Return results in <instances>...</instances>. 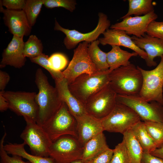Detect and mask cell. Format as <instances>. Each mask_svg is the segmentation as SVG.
<instances>
[{"instance_id": "obj_30", "label": "cell", "mask_w": 163, "mask_h": 163, "mask_svg": "<svg viewBox=\"0 0 163 163\" xmlns=\"http://www.w3.org/2000/svg\"><path fill=\"white\" fill-rule=\"evenodd\" d=\"M43 5V0H26V5L23 10L31 27L35 24Z\"/></svg>"}, {"instance_id": "obj_11", "label": "cell", "mask_w": 163, "mask_h": 163, "mask_svg": "<svg viewBox=\"0 0 163 163\" xmlns=\"http://www.w3.org/2000/svg\"><path fill=\"white\" fill-rule=\"evenodd\" d=\"M88 43H79L74 50L72 58L67 68L62 72L64 78L69 84L79 75L87 74L92 75L99 71L92 61L89 55Z\"/></svg>"}, {"instance_id": "obj_17", "label": "cell", "mask_w": 163, "mask_h": 163, "mask_svg": "<svg viewBox=\"0 0 163 163\" xmlns=\"http://www.w3.org/2000/svg\"><path fill=\"white\" fill-rule=\"evenodd\" d=\"M23 38L13 35L11 40L3 50L1 67L9 65L20 68L25 65L26 59L23 53L24 43Z\"/></svg>"}, {"instance_id": "obj_38", "label": "cell", "mask_w": 163, "mask_h": 163, "mask_svg": "<svg viewBox=\"0 0 163 163\" xmlns=\"http://www.w3.org/2000/svg\"><path fill=\"white\" fill-rule=\"evenodd\" d=\"M25 0H0L3 6L6 9L13 10H22L26 5Z\"/></svg>"}, {"instance_id": "obj_27", "label": "cell", "mask_w": 163, "mask_h": 163, "mask_svg": "<svg viewBox=\"0 0 163 163\" xmlns=\"http://www.w3.org/2000/svg\"><path fill=\"white\" fill-rule=\"evenodd\" d=\"M128 2L129 7L128 12L121 19L133 15L135 16L145 15L154 11L152 0H128Z\"/></svg>"}, {"instance_id": "obj_13", "label": "cell", "mask_w": 163, "mask_h": 163, "mask_svg": "<svg viewBox=\"0 0 163 163\" xmlns=\"http://www.w3.org/2000/svg\"><path fill=\"white\" fill-rule=\"evenodd\" d=\"M117 95L109 83L88 100L85 105L87 113L99 119L105 117L116 104Z\"/></svg>"}, {"instance_id": "obj_33", "label": "cell", "mask_w": 163, "mask_h": 163, "mask_svg": "<svg viewBox=\"0 0 163 163\" xmlns=\"http://www.w3.org/2000/svg\"><path fill=\"white\" fill-rule=\"evenodd\" d=\"M43 5L47 8L62 7L71 12L75 10L77 4L74 0H43Z\"/></svg>"}, {"instance_id": "obj_21", "label": "cell", "mask_w": 163, "mask_h": 163, "mask_svg": "<svg viewBox=\"0 0 163 163\" xmlns=\"http://www.w3.org/2000/svg\"><path fill=\"white\" fill-rule=\"evenodd\" d=\"M112 49L107 53V60L110 71L131 63L129 59L138 55L134 52L130 53L121 49L120 46H112Z\"/></svg>"}, {"instance_id": "obj_24", "label": "cell", "mask_w": 163, "mask_h": 163, "mask_svg": "<svg viewBox=\"0 0 163 163\" xmlns=\"http://www.w3.org/2000/svg\"><path fill=\"white\" fill-rule=\"evenodd\" d=\"M130 163H141L143 151L131 129L123 134Z\"/></svg>"}, {"instance_id": "obj_34", "label": "cell", "mask_w": 163, "mask_h": 163, "mask_svg": "<svg viewBox=\"0 0 163 163\" xmlns=\"http://www.w3.org/2000/svg\"><path fill=\"white\" fill-rule=\"evenodd\" d=\"M48 62L50 67L53 70L61 71L67 66L68 60L64 54L57 53L53 54L49 57Z\"/></svg>"}, {"instance_id": "obj_10", "label": "cell", "mask_w": 163, "mask_h": 163, "mask_svg": "<svg viewBox=\"0 0 163 163\" xmlns=\"http://www.w3.org/2000/svg\"><path fill=\"white\" fill-rule=\"evenodd\" d=\"M98 20L95 28L92 31L83 33L75 30H69L61 26L55 20L54 30L63 32L66 35L63 43L66 48L71 50L75 48L79 43L85 42L88 43L94 41L101 34L110 26V22L105 14L100 12L98 14Z\"/></svg>"}, {"instance_id": "obj_12", "label": "cell", "mask_w": 163, "mask_h": 163, "mask_svg": "<svg viewBox=\"0 0 163 163\" xmlns=\"http://www.w3.org/2000/svg\"><path fill=\"white\" fill-rule=\"evenodd\" d=\"M26 125L20 135L25 145L29 147L32 155L48 157L52 142L48 134L36 122L25 120Z\"/></svg>"}, {"instance_id": "obj_28", "label": "cell", "mask_w": 163, "mask_h": 163, "mask_svg": "<svg viewBox=\"0 0 163 163\" xmlns=\"http://www.w3.org/2000/svg\"><path fill=\"white\" fill-rule=\"evenodd\" d=\"M43 47L41 40L35 35L29 36L24 42L23 53L25 57L30 59L36 57L43 53Z\"/></svg>"}, {"instance_id": "obj_26", "label": "cell", "mask_w": 163, "mask_h": 163, "mask_svg": "<svg viewBox=\"0 0 163 163\" xmlns=\"http://www.w3.org/2000/svg\"><path fill=\"white\" fill-rule=\"evenodd\" d=\"M99 40H96L89 44L88 52L89 56L99 71L104 72L109 69L107 60V53L101 50L98 45Z\"/></svg>"}, {"instance_id": "obj_9", "label": "cell", "mask_w": 163, "mask_h": 163, "mask_svg": "<svg viewBox=\"0 0 163 163\" xmlns=\"http://www.w3.org/2000/svg\"><path fill=\"white\" fill-rule=\"evenodd\" d=\"M117 103L123 104L133 109L143 121L163 123V105L156 101L147 102L139 95L117 94Z\"/></svg>"}, {"instance_id": "obj_43", "label": "cell", "mask_w": 163, "mask_h": 163, "mask_svg": "<svg viewBox=\"0 0 163 163\" xmlns=\"http://www.w3.org/2000/svg\"><path fill=\"white\" fill-rule=\"evenodd\" d=\"M71 163H83V162L82 159H80L75 161Z\"/></svg>"}, {"instance_id": "obj_4", "label": "cell", "mask_w": 163, "mask_h": 163, "mask_svg": "<svg viewBox=\"0 0 163 163\" xmlns=\"http://www.w3.org/2000/svg\"><path fill=\"white\" fill-rule=\"evenodd\" d=\"M41 126L52 142L65 135H71L77 138V120L64 102L55 114Z\"/></svg>"}, {"instance_id": "obj_19", "label": "cell", "mask_w": 163, "mask_h": 163, "mask_svg": "<svg viewBox=\"0 0 163 163\" xmlns=\"http://www.w3.org/2000/svg\"><path fill=\"white\" fill-rule=\"evenodd\" d=\"M131 38L138 47L146 53L145 61L147 66L149 67L157 66L154 59L163 55V40L147 34L140 37L133 36Z\"/></svg>"}, {"instance_id": "obj_40", "label": "cell", "mask_w": 163, "mask_h": 163, "mask_svg": "<svg viewBox=\"0 0 163 163\" xmlns=\"http://www.w3.org/2000/svg\"><path fill=\"white\" fill-rule=\"evenodd\" d=\"M10 79L9 74L6 72L0 71V91L4 90L8 84Z\"/></svg>"}, {"instance_id": "obj_32", "label": "cell", "mask_w": 163, "mask_h": 163, "mask_svg": "<svg viewBox=\"0 0 163 163\" xmlns=\"http://www.w3.org/2000/svg\"><path fill=\"white\" fill-rule=\"evenodd\" d=\"M110 163H130L123 139L113 149Z\"/></svg>"}, {"instance_id": "obj_23", "label": "cell", "mask_w": 163, "mask_h": 163, "mask_svg": "<svg viewBox=\"0 0 163 163\" xmlns=\"http://www.w3.org/2000/svg\"><path fill=\"white\" fill-rule=\"evenodd\" d=\"M25 144L8 143L4 145V149L8 154L16 155L25 158L31 163H56L52 158L42 157L30 154L24 148Z\"/></svg>"}, {"instance_id": "obj_16", "label": "cell", "mask_w": 163, "mask_h": 163, "mask_svg": "<svg viewBox=\"0 0 163 163\" xmlns=\"http://www.w3.org/2000/svg\"><path fill=\"white\" fill-rule=\"evenodd\" d=\"M103 37L98 40L103 46L106 45L123 46L136 53L142 58L145 60L147 55L143 50L138 47L129 35L125 31L114 29H108L103 34Z\"/></svg>"}, {"instance_id": "obj_29", "label": "cell", "mask_w": 163, "mask_h": 163, "mask_svg": "<svg viewBox=\"0 0 163 163\" xmlns=\"http://www.w3.org/2000/svg\"><path fill=\"white\" fill-rule=\"evenodd\" d=\"M143 122L156 148L163 147V123L152 121Z\"/></svg>"}, {"instance_id": "obj_3", "label": "cell", "mask_w": 163, "mask_h": 163, "mask_svg": "<svg viewBox=\"0 0 163 163\" xmlns=\"http://www.w3.org/2000/svg\"><path fill=\"white\" fill-rule=\"evenodd\" d=\"M110 71H98L89 75L82 74L69 84L71 93L85 106L93 94L109 83Z\"/></svg>"}, {"instance_id": "obj_22", "label": "cell", "mask_w": 163, "mask_h": 163, "mask_svg": "<svg viewBox=\"0 0 163 163\" xmlns=\"http://www.w3.org/2000/svg\"><path fill=\"white\" fill-rule=\"evenodd\" d=\"M109 149L104 134L100 133L84 145L82 160L83 161L90 159Z\"/></svg>"}, {"instance_id": "obj_39", "label": "cell", "mask_w": 163, "mask_h": 163, "mask_svg": "<svg viewBox=\"0 0 163 163\" xmlns=\"http://www.w3.org/2000/svg\"><path fill=\"white\" fill-rule=\"evenodd\" d=\"M141 163H163V161L150 153L143 152Z\"/></svg>"}, {"instance_id": "obj_20", "label": "cell", "mask_w": 163, "mask_h": 163, "mask_svg": "<svg viewBox=\"0 0 163 163\" xmlns=\"http://www.w3.org/2000/svg\"><path fill=\"white\" fill-rule=\"evenodd\" d=\"M55 87L62 101L66 104L69 111L75 118L87 114L84 105L70 91L68 82L66 78L55 81Z\"/></svg>"}, {"instance_id": "obj_14", "label": "cell", "mask_w": 163, "mask_h": 163, "mask_svg": "<svg viewBox=\"0 0 163 163\" xmlns=\"http://www.w3.org/2000/svg\"><path fill=\"white\" fill-rule=\"evenodd\" d=\"M158 17L155 11L145 15L129 16L123 19L120 22L112 25L110 29L123 30L128 35H132L137 37H140L144 36L146 34L149 24L155 20Z\"/></svg>"}, {"instance_id": "obj_35", "label": "cell", "mask_w": 163, "mask_h": 163, "mask_svg": "<svg viewBox=\"0 0 163 163\" xmlns=\"http://www.w3.org/2000/svg\"><path fill=\"white\" fill-rule=\"evenodd\" d=\"M7 135L6 133L2 137L0 142V157L1 163H31L28 161L27 162L22 160L21 157L16 155L11 157L8 155L4 149V142Z\"/></svg>"}, {"instance_id": "obj_6", "label": "cell", "mask_w": 163, "mask_h": 163, "mask_svg": "<svg viewBox=\"0 0 163 163\" xmlns=\"http://www.w3.org/2000/svg\"><path fill=\"white\" fill-rule=\"evenodd\" d=\"M153 69L145 70L137 66L143 76V84L139 95L148 102L156 101L163 105V55Z\"/></svg>"}, {"instance_id": "obj_8", "label": "cell", "mask_w": 163, "mask_h": 163, "mask_svg": "<svg viewBox=\"0 0 163 163\" xmlns=\"http://www.w3.org/2000/svg\"><path fill=\"white\" fill-rule=\"evenodd\" d=\"M101 120L104 131L122 134L141 120L131 108L117 103L111 113Z\"/></svg>"}, {"instance_id": "obj_15", "label": "cell", "mask_w": 163, "mask_h": 163, "mask_svg": "<svg viewBox=\"0 0 163 163\" xmlns=\"http://www.w3.org/2000/svg\"><path fill=\"white\" fill-rule=\"evenodd\" d=\"M0 11L3 13V19L9 31L13 35L20 37L30 34L32 27L23 10H13L4 9L0 3Z\"/></svg>"}, {"instance_id": "obj_18", "label": "cell", "mask_w": 163, "mask_h": 163, "mask_svg": "<svg viewBox=\"0 0 163 163\" xmlns=\"http://www.w3.org/2000/svg\"><path fill=\"white\" fill-rule=\"evenodd\" d=\"M75 118L77 138L83 146L91 139L104 131L101 120L88 113Z\"/></svg>"}, {"instance_id": "obj_31", "label": "cell", "mask_w": 163, "mask_h": 163, "mask_svg": "<svg viewBox=\"0 0 163 163\" xmlns=\"http://www.w3.org/2000/svg\"><path fill=\"white\" fill-rule=\"evenodd\" d=\"M49 57L48 55L43 53L38 56L30 59L32 62L37 64L46 69L55 81L64 78L62 72L56 71L51 68L49 63Z\"/></svg>"}, {"instance_id": "obj_42", "label": "cell", "mask_w": 163, "mask_h": 163, "mask_svg": "<svg viewBox=\"0 0 163 163\" xmlns=\"http://www.w3.org/2000/svg\"><path fill=\"white\" fill-rule=\"evenodd\" d=\"M153 155L159 158L163 161V147L156 148L150 153Z\"/></svg>"}, {"instance_id": "obj_7", "label": "cell", "mask_w": 163, "mask_h": 163, "mask_svg": "<svg viewBox=\"0 0 163 163\" xmlns=\"http://www.w3.org/2000/svg\"><path fill=\"white\" fill-rule=\"evenodd\" d=\"M83 148L77 137L63 135L52 142L49 149V157L56 163H71L82 159Z\"/></svg>"}, {"instance_id": "obj_2", "label": "cell", "mask_w": 163, "mask_h": 163, "mask_svg": "<svg viewBox=\"0 0 163 163\" xmlns=\"http://www.w3.org/2000/svg\"><path fill=\"white\" fill-rule=\"evenodd\" d=\"M109 84L117 94L139 95L143 84L142 74L134 64L130 63L111 71Z\"/></svg>"}, {"instance_id": "obj_41", "label": "cell", "mask_w": 163, "mask_h": 163, "mask_svg": "<svg viewBox=\"0 0 163 163\" xmlns=\"http://www.w3.org/2000/svg\"><path fill=\"white\" fill-rule=\"evenodd\" d=\"M8 108V102L2 92L0 91V110L3 112L6 110Z\"/></svg>"}, {"instance_id": "obj_5", "label": "cell", "mask_w": 163, "mask_h": 163, "mask_svg": "<svg viewBox=\"0 0 163 163\" xmlns=\"http://www.w3.org/2000/svg\"><path fill=\"white\" fill-rule=\"evenodd\" d=\"M10 110L18 115L23 117L25 120L36 122L38 107L35 100L34 92L2 91Z\"/></svg>"}, {"instance_id": "obj_36", "label": "cell", "mask_w": 163, "mask_h": 163, "mask_svg": "<svg viewBox=\"0 0 163 163\" xmlns=\"http://www.w3.org/2000/svg\"><path fill=\"white\" fill-rule=\"evenodd\" d=\"M146 34L163 40V21H152L148 27Z\"/></svg>"}, {"instance_id": "obj_37", "label": "cell", "mask_w": 163, "mask_h": 163, "mask_svg": "<svg viewBox=\"0 0 163 163\" xmlns=\"http://www.w3.org/2000/svg\"><path fill=\"white\" fill-rule=\"evenodd\" d=\"M113 154V149H109L90 159L82 161L83 163H110Z\"/></svg>"}, {"instance_id": "obj_25", "label": "cell", "mask_w": 163, "mask_h": 163, "mask_svg": "<svg viewBox=\"0 0 163 163\" xmlns=\"http://www.w3.org/2000/svg\"><path fill=\"white\" fill-rule=\"evenodd\" d=\"M131 129L141 146L143 152L151 153L157 148L148 133L143 121H139Z\"/></svg>"}, {"instance_id": "obj_1", "label": "cell", "mask_w": 163, "mask_h": 163, "mask_svg": "<svg viewBox=\"0 0 163 163\" xmlns=\"http://www.w3.org/2000/svg\"><path fill=\"white\" fill-rule=\"evenodd\" d=\"M35 82L39 90L35 97L38 107L36 123L42 126L55 114L63 102L56 88L50 84L41 69H38L36 71Z\"/></svg>"}]
</instances>
